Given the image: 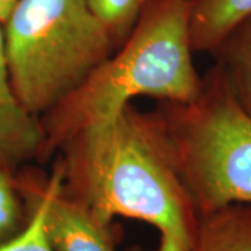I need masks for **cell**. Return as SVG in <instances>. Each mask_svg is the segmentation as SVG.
<instances>
[{"label":"cell","instance_id":"obj_1","mask_svg":"<svg viewBox=\"0 0 251 251\" xmlns=\"http://www.w3.org/2000/svg\"><path fill=\"white\" fill-rule=\"evenodd\" d=\"M60 150L64 193L99 221L137 219L158 232L155 251L191 250L200 218L161 113L147 115L128 105L73 135Z\"/></svg>","mask_w":251,"mask_h":251},{"label":"cell","instance_id":"obj_2","mask_svg":"<svg viewBox=\"0 0 251 251\" xmlns=\"http://www.w3.org/2000/svg\"><path fill=\"white\" fill-rule=\"evenodd\" d=\"M190 14L191 0H150L119 49L39 117L46 156L85 127L115 116L134 98L172 103L196 98L202 77L193 63Z\"/></svg>","mask_w":251,"mask_h":251},{"label":"cell","instance_id":"obj_3","mask_svg":"<svg viewBox=\"0 0 251 251\" xmlns=\"http://www.w3.org/2000/svg\"><path fill=\"white\" fill-rule=\"evenodd\" d=\"M3 36L14 91L38 117L77 90L117 48L87 0H17Z\"/></svg>","mask_w":251,"mask_h":251},{"label":"cell","instance_id":"obj_4","mask_svg":"<svg viewBox=\"0 0 251 251\" xmlns=\"http://www.w3.org/2000/svg\"><path fill=\"white\" fill-rule=\"evenodd\" d=\"M161 113L180 177L198 218L232 204L251 205V117L214 64L196 98Z\"/></svg>","mask_w":251,"mask_h":251},{"label":"cell","instance_id":"obj_5","mask_svg":"<svg viewBox=\"0 0 251 251\" xmlns=\"http://www.w3.org/2000/svg\"><path fill=\"white\" fill-rule=\"evenodd\" d=\"M16 179L23 200L41 206L52 250L116 251L120 230L99 221L87 206L64 193L59 163L48 180L31 175H16Z\"/></svg>","mask_w":251,"mask_h":251},{"label":"cell","instance_id":"obj_6","mask_svg":"<svg viewBox=\"0 0 251 251\" xmlns=\"http://www.w3.org/2000/svg\"><path fill=\"white\" fill-rule=\"evenodd\" d=\"M46 158L41 119L20 102L10 78L0 23V162L16 171L20 165Z\"/></svg>","mask_w":251,"mask_h":251},{"label":"cell","instance_id":"obj_7","mask_svg":"<svg viewBox=\"0 0 251 251\" xmlns=\"http://www.w3.org/2000/svg\"><path fill=\"white\" fill-rule=\"evenodd\" d=\"M250 14L251 0H191L193 50L212 53L229 31Z\"/></svg>","mask_w":251,"mask_h":251},{"label":"cell","instance_id":"obj_8","mask_svg":"<svg viewBox=\"0 0 251 251\" xmlns=\"http://www.w3.org/2000/svg\"><path fill=\"white\" fill-rule=\"evenodd\" d=\"M190 251H251L250 204H232L200 216Z\"/></svg>","mask_w":251,"mask_h":251},{"label":"cell","instance_id":"obj_9","mask_svg":"<svg viewBox=\"0 0 251 251\" xmlns=\"http://www.w3.org/2000/svg\"><path fill=\"white\" fill-rule=\"evenodd\" d=\"M211 54L236 100L251 117V14L237 23Z\"/></svg>","mask_w":251,"mask_h":251},{"label":"cell","instance_id":"obj_10","mask_svg":"<svg viewBox=\"0 0 251 251\" xmlns=\"http://www.w3.org/2000/svg\"><path fill=\"white\" fill-rule=\"evenodd\" d=\"M28 222L14 171L0 162V243L17 236Z\"/></svg>","mask_w":251,"mask_h":251},{"label":"cell","instance_id":"obj_11","mask_svg":"<svg viewBox=\"0 0 251 251\" xmlns=\"http://www.w3.org/2000/svg\"><path fill=\"white\" fill-rule=\"evenodd\" d=\"M148 1L150 0H87L91 11L108 29L116 46L128 36Z\"/></svg>","mask_w":251,"mask_h":251},{"label":"cell","instance_id":"obj_12","mask_svg":"<svg viewBox=\"0 0 251 251\" xmlns=\"http://www.w3.org/2000/svg\"><path fill=\"white\" fill-rule=\"evenodd\" d=\"M24 204L28 214L25 227L13 239L0 243V251H53L46 236L41 206L34 201H24Z\"/></svg>","mask_w":251,"mask_h":251},{"label":"cell","instance_id":"obj_13","mask_svg":"<svg viewBox=\"0 0 251 251\" xmlns=\"http://www.w3.org/2000/svg\"><path fill=\"white\" fill-rule=\"evenodd\" d=\"M16 1L17 0H0V23H1V25L9 17L10 11L13 10Z\"/></svg>","mask_w":251,"mask_h":251},{"label":"cell","instance_id":"obj_14","mask_svg":"<svg viewBox=\"0 0 251 251\" xmlns=\"http://www.w3.org/2000/svg\"><path fill=\"white\" fill-rule=\"evenodd\" d=\"M127 251H144V250L141 249V247H138V246H133L131 249H128Z\"/></svg>","mask_w":251,"mask_h":251}]
</instances>
